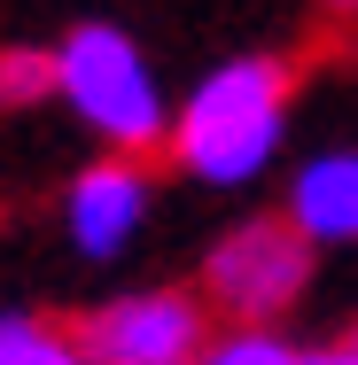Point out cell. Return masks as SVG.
<instances>
[{"label": "cell", "mask_w": 358, "mask_h": 365, "mask_svg": "<svg viewBox=\"0 0 358 365\" xmlns=\"http://www.w3.org/2000/svg\"><path fill=\"white\" fill-rule=\"evenodd\" d=\"M288 109H296V78L281 55H226L179 93V117H171V163L195 179V187H257L288 140Z\"/></svg>", "instance_id": "1"}, {"label": "cell", "mask_w": 358, "mask_h": 365, "mask_svg": "<svg viewBox=\"0 0 358 365\" xmlns=\"http://www.w3.org/2000/svg\"><path fill=\"white\" fill-rule=\"evenodd\" d=\"M55 101L71 109V125L109 155H156L171 148L179 101L164 93V78L148 63V47L125 24L86 16L55 39Z\"/></svg>", "instance_id": "2"}, {"label": "cell", "mask_w": 358, "mask_h": 365, "mask_svg": "<svg viewBox=\"0 0 358 365\" xmlns=\"http://www.w3.org/2000/svg\"><path fill=\"white\" fill-rule=\"evenodd\" d=\"M195 288H203V303L226 327H281L288 311L304 303V288H312V241L281 210L242 218V225H226L211 241Z\"/></svg>", "instance_id": "3"}, {"label": "cell", "mask_w": 358, "mask_h": 365, "mask_svg": "<svg viewBox=\"0 0 358 365\" xmlns=\"http://www.w3.org/2000/svg\"><path fill=\"white\" fill-rule=\"evenodd\" d=\"M218 334L203 288H125L78 319V342L94 365H195Z\"/></svg>", "instance_id": "4"}, {"label": "cell", "mask_w": 358, "mask_h": 365, "mask_svg": "<svg viewBox=\"0 0 358 365\" xmlns=\"http://www.w3.org/2000/svg\"><path fill=\"white\" fill-rule=\"evenodd\" d=\"M148 218H156V179H148V155H94L63 187V233L86 264H117L141 249Z\"/></svg>", "instance_id": "5"}, {"label": "cell", "mask_w": 358, "mask_h": 365, "mask_svg": "<svg viewBox=\"0 0 358 365\" xmlns=\"http://www.w3.org/2000/svg\"><path fill=\"white\" fill-rule=\"evenodd\" d=\"M281 218L312 241V249H351L358 241V148H319L288 171Z\"/></svg>", "instance_id": "6"}, {"label": "cell", "mask_w": 358, "mask_h": 365, "mask_svg": "<svg viewBox=\"0 0 358 365\" xmlns=\"http://www.w3.org/2000/svg\"><path fill=\"white\" fill-rule=\"evenodd\" d=\"M0 365H94V350L78 342V327L0 311Z\"/></svg>", "instance_id": "7"}, {"label": "cell", "mask_w": 358, "mask_h": 365, "mask_svg": "<svg viewBox=\"0 0 358 365\" xmlns=\"http://www.w3.org/2000/svg\"><path fill=\"white\" fill-rule=\"evenodd\" d=\"M195 365H312V350L288 342L281 327H218L211 350H203Z\"/></svg>", "instance_id": "8"}, {"label": "cell", "mask_w": 358, "mask_h": 365, "mask_svg": "<svg viewBox=\"0 0 358 365\" xmlns=\"http://www.w3.org/2000/svg\"><path fill=\"white\" fill-rule=\"evenodd\" d=\"M55 93V47H8L0 55V109H31Z\"/></svg>", "instance_id": "9"}, {"label": "cell", "mask_w": 358, "mask_h": 365, "mask_svg": "<svg viewBox=\"0 0 358 365\" xmlns=\"http://www.w3.org/2000/svg\"><path fill=\"white\" fill-rule=\"evenodd\" d=\"M312 365H358V350H351V342H335V350H312Z\"/></svg>", "instance_id": "10"}, {"label": "cell", "mask_w": 358, "mask_h": 365, "mask_svg": "<svg viewBox=\"0 0 358 365\" xmlns=\"http://www.w3.org/2000/svg\"><path fill=\"white\" fill-rule=\"evenodd\" d=\"M319 8H327V16H358V0H319Z\"/></svg>", "instance_id": "11"}, {"label": "cell", "mask_w": 358, "mask_h": 365, "mask_svg": "<svg viewBox=\"0 0 358 365\" xmlns=\"http://www.w3.org/2000/svg\"><path fill=\"white\" fill-rule=\"evenodd\" d=\"M351 350H358V327H351Z\"/></svg>", "instance_id": "12"}]
</instances>
